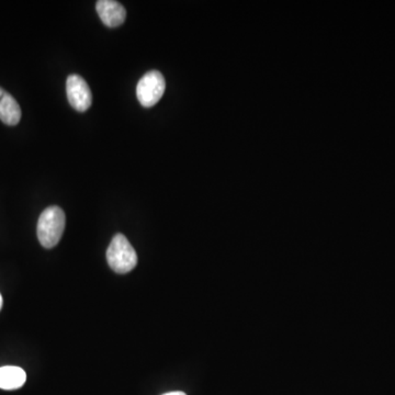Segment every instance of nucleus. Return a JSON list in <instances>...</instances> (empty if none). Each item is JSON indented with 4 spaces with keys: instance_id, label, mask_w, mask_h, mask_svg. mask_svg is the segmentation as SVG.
<instances>
[{
    "instance_id": "3",
    "label": "nucleus",
    "mask_w": 395,
    "mask_h": 395,
    "mask_svg": "<svg viewBox=\"0 0 395 395\" xmlns=\"http://www.w3.org/2000/svg\"><path fill=\"white\" fill-rule=\"evenodd\" d=\"M166 89V81L162 73L152 71L146 73L138 81L136 96L140 105L150 108L162 99Z\"/></svg>"
},
{
    "instance_id": "9",
    "label": "nucleus",
    "mask_w": 395,
    "mask_h": 395,
    "mask_svg": "<svg viewBox=\"0 0 395 395\" xmlns=\"http://www.w3.org/2000/svg\"><path fill=\"white\" fill-rule=\"evenodd\" d=\"M5 93L6 91H4V89L1 88V87H0V99H1V98L4 97V95H5Z\"/></svg>"
},
{
    "instance_id": "7",
    "label": "nucleus",
    "mask_w": 395,
    "mask_h": 395,
    "mask_svg": "<svg viewBox=\"0 0 395 395\" xmlns=\"http://www.w3.org/2000/svg\"><path fill=\"white\" fill-rule=\"evenodd\" d=\"M21 119L19 103L10 93H5L0 99V120L9 126L17 125Z\"/></svg>"
},
{
    "instance_id": "10",
    "label": "nucleus",
    "mask_w": 395,
    "mask_h": 395,
    "mask_svg": "<svg viewBox=\"0 0 395 395\" xmlns=\"http://www.w3.org/2000/svg\"><path fill=\"white\" fill-rule=\"evenodd\" d=\"M1 307H3V298H1V294H0V309H1Z\"/></svg>"
},
{
    "instance_id": "6",
    "label": "nucleus",
    "mask_w": 395,
    "mask_h": 395,
    "mask_svg": "<svg viewBox=\"0 0 395 395\" xmlns=\"http://www.w3.org/2000/svg\"><path fill=\"white\" fill-rule=\"evenodd\" d=\"M26 381V371L19 366H6L0 368V389L17 390Z\"/></svg>"
},
{
    "instance_id": "4",
    "label": "nucleus",
    "mask_w": 395,
    "mask_h": 395,
    "mask_svg": "<svg viewBox=\"0 0 395 395\" xmlns=\"http://www.w3.org/2000/svg\"><path fill=\"white\" fill-rule=\"evenodd\" d=\"M67 99L76 111L85 112L93 103L88 83L79 75H69L66 81Z\"/></svg>"
},
{
    "instance_id": "8",
    "label": "nucleus",
    "mask_w": 395,
    "mask_h": 395,
    "mask_svg": "<svg viewBox=\"0 0 395 395\" xmlns=\"http://www.w3.org/2000/svg\"><path fill=\"white\" fill-rule=\"evenodd\" d=\"M163 395H187L186 393L181 392V391H175V392L165 393Z\"/></svg>"
},
{
    "instance_id": "5",
    "label": "nucleus",
    "mask_w": 395,
    "mask_h": 395,
    "mask_svg": "<svg viewBox=\"0 0 395 395\" xmlns=\"http://www.w3.org/2000/svg\"><path fill=\"white\" fill-rule=\"evenodd\" d=\"M96 8L101 21L109 28L121 26L125 20V8L115 0H99Z\"/></svg>"
},
{
    "instance_id": "2",
    "label": "nucleus",
    "mask_w": 395,
    "mask_h": 395,
    "mask_svg": "<svg viewBox=\"0 0 395 395\" xmlns=\"http://www.w3.org/2000/svg\"><path fill=\"white\" fill-rule=\"evenodd\" d=\"M107 260L113 272L118 274H128L138 265V255L128 238L123 234H117L112 238L108 247Z\"/></svg>"
},
{
    "instance_id": "1",
    "label": "nucleus",
    "mask_w": 395,
    "mask_h": 395,
    "mask_svg": "<svg viewBox=\"0 0 395 395\" xmlns=\"http://www.w3.org/2000/svg\"><path fill=\"white\" fill-rule=\"evenodd\" d=\"M65 223L66 217L60 207L53 205L46 207L39 217L36 229L41 245L46 248H53L58 245L64 233Z\"/></svg>"
}]
</instances>
